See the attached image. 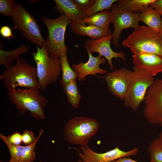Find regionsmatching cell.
Instances as JSON below:
<instances>
[{"mask_svg": "<svg viewBox=\"0 0 162 162\" xmlns=\"http://www.w3.org/2000/svg\"><path fill=\"white\" fill-rule=\"evenodd\" d=\"M134 65L147 72L152 77L162 72V56L140 52L132 55Z\"/></svg>", "mask_w": 162, "mask_h": 162, "instance_id": "obj_15", "label": "cell"}, {"mask_svg": "<svg viewBox=\"0 0 162 162\" xmlns=\"http://www.w3.org/2000/svg\"><path fill=\"white\" fill-rule=\"evenodd\" d=\"M118 0H95L92 6L86 10L87 16L105 10L110 9L112 5L117 2Z\"/></svg>", "mask_w": 162, "mask_h": 162, "instance_id": "obj_25", "label": "cell"}, {"mask_svg": "<svg viewBox=\"0 0 162 162\" xmlns=\"http://www.w3.org/2000/svg\"><path fill=\"white\" fill-rule=\"evenodd\" d=\"M147 149L150 157L149 162H162V139L158 137L151 141Z\"/></svg>", "mask_w": 162, "mask_h": 162, "instance_id": "obj_24", "label": "cell"}, {"mask_svg": "<svg viewBox=\"0 0 162 162\" xmlns=\"http://www.w3.org/2000/svg\"><path fill=\"white\" fill-rule=\"evenodd\" d=\"M140 20L148 27L159 33L161 24L162 16L154 9L149 6L140 13Z\"/></svg>", "mask_w": 162, "mask_h": 162, "instance_id": "obj_18", "label": "cell"}, {"mask_svg": "<svg viewBox=\"0 0 162 162\" xmlns=\"http://www.w3.org/2000/svg\"><path fill=\"white\" fill-rule=\"evenodd\" d=\"M111 23L113 26L112 44L119 47V40L122 31L124 29L132 28L134 29L140 26V13H134L127 10L114 4L111 8Z\"/></svg>", "mask_w": 162, "mask_h": 162, "instance_id": "obj_10", "label": "cell"}, {"mask_svg": "<svg viewBox=\"0 0 162 162\" xmlns=\"http://www.w3.org/2000/svg\"><path fill=\"white\" fill-rule=\"evenodd\" d=\"M62 87L69 102L73 107L77 108L80 103L81 95L76 80Z\"/></svg>", "mask_w": 162, "mask_h": 162, "instance_id": "obj_23", "label": "cell"}, {"mask_svg": "<svg viewBox=\"0 0 162 162\" xmlns=\"http://www.w3.org/2000/svg\"><path fill=\"white\" fill-rule=\"evenodd\" d=\"M15 2V0H0V14L6 16H10Z\"/></svg>", "mask_w": 162, "mask_h": 162, "instance_id": "obj_28", "label": "cell"}, {"mask_svg": "<svg viewBox=\"0 0 162 162\" xmlns=\"http://www.w3.org/2000/svg\"><path fill=\"white\" fill-rule=\"evenodd\" d=\"M144 115L151 124L162 128V79L155 80L147 90L144 99Z\"/></svg>", "mask_w": 162, "mask_h": 162, "instance_id": "obj_9", "label": "cell"}, {"mask_svg": "<svg viewBox=\"0 0 162 162\" xmlns=\"http://www.w3.org/2000/svg\"><path fill=\"white\" fill-rule=\"evenodd\" d=\"M36 138L32 131L26 130L22 134V143L26 146L30 145L35 141Z\"/></svg>", "mask_w": 162, "mask_h": 162, "instance_id": "obj_29", "label": "cell"}, {"mask_svg": "<svg viewBox=\"0 0 162 162\" xmlns=\"http://www.w3.org/2000/svg\"><path fill=\"white\" fill-rule=\"evenodd\" d=\"M2 45L0 42V64L6 68L12 65L13 63L20 57L21 54L25 53L29 48L28 45H22L16 49L7 51L2 49Z\"/></svg>", "mask_w": 162, "mask_h": 162, "instance_id": "obj_20", "label": "cell"}, {"mask_svg": "<svg viewBox=\"0 0 162 162\" xmlns=\"http://www.w3.org/2000/svg\"><path fill=\"white\" fill-rule=\"evenodd\" d=\"M134 54L144 52L162 56V37L147 26H139L122 41Z\"/></svg>", "mask_w": 162, "mask_h": 162, "instance_id": "obj_3", "label": "cell"}, {"mask_svg": "<svg viewBox=\"0 0 162 162\" xmlns=\"http://www.w3.org/2000/svg\"><path fill=\"white\" fill-rule=\"evenodd\" d=\"M43 130L41 129L35 141L32 144L25 146L19 162H33L35 159L34 149L39 140L42 135Z\"/></svg>", "mask_w": 162, "mask_h": 162, "instance_id": "obj_26", "label": "cell"}, {"mask_svg": "<svg viewBox=\"0 0 162 162\" xmlns=\"http://www.w3.org/2000/svg\"><path fill=\"white\" fill-rule=\"evenodd\" d=\"M112 34L96 40L88 39L83 45L87 50L91 53L96 52L99 55L104 57L107 60L110 69L113 70V65L112 62L113 58L118 60L121 59L124 62L126 61L125 54L122 51L116 52L110 46L111 40L112 39Z\"/></svg>", "mask_w": 162, "mask_h": 162, "instance_id": "obj_13", "label": "cell"}, {"mask_svg": "<svg viewBox=\"0 0 162 162\" xmlns=\"http://www.w3.org/2000/svg\"><path fill=\"white\" fill-rule=\"evenodd\" d=\"M0 34L2 37L6 38L8 40L11 38H14L11 28L8 26H4L1 27Z\"/></svg>", "mask_w": 162, "mask_h": 162, "instance_id": "obj_32", "label": "cell"}, {"mask_svg": "<svg viewBox=\"0 0 162 162\" xmlns=\"http://www.w3.org/2000/svg\"><path fill=\"white\" fill-rule=\"evenodd\" d=\"M133 71L124 67L106 73L99 78L105 81L111 93L123 100L131 80Z\"/></svg>", "mask_w": 162, "mask_h": 162, "instance_id": "obj_12", "label": "cell"}, {"mask_svg": "<svg viewBox=\"0 0 162 162\" xmlns=\"http://www.w3.org/2000/svg\"><path fill=\"white\" fill-rule=\"evenodd\" d=\"M72 32L82 36H88L92 40H96L112 34L111 29L103 28L93 26H87L80 21L70 26Z\"/></svg>", "mask_w": 162, "mask_h": 162, "instance_id": "obj_17", "label": "cell"}, {"mask_svg": "<svg viewBox=\"0 0 162 162\" xmlns=\"http://www.w3.org/2000/svg\"><path fill=\"white\" fill-rule=\"evenodd\" d=\"M100 126L98 121L89 117H74L66 124L64 138L71 144L81 146L88 145L90 139L97 132Z\"/></svg>", "mask_w": 162, "mask_h": 162, "instance_id": "obj_6", "label": "cell"}, {"mask_svg": "<svg viewBox=\"0 0 162 162\" xmlns=\"http://www.w3.org/2000/svg\"><path fill=\"white\" fill-rule=\"evenodd\" d=\"M112 162H140L133 160L129 157H125L121 158L113 161Z\"/></svg>", "mask_w": 162, "mask_h": 162, "instance_id": "obj_34", "label": "cell"}, {"mask_svg": "<svg viewBox=\"0 0 162 162\" xmlns=\"http://www.w3.org/2000/svg\"><path fill=\"white\" fill-rule=\"evenodd\" d=\"M133 69V74L123 100L125 106L135 111L144 101L146 92L155 79L144 70L134 65Z\"/></svg>", "mask_w": 162, "mask_h": 162, "instance_id": "obj_8", "label": "cell"}, {"mask_svg": "<svg viewBox=\"0 0 162 162\" xmlns=\"http://www.w3.org/2000/svg\"><path fill=\"white\" fill-rule=\"evenodd\" d=\"M162 16V0H155L150 6Z\"/></svg>", "mask_w": 162, "mask_h": 162, "instance_id": "obj_33", "label": "cell"}, {"mask_svg": "<svg viewBox=\"0 0 162 162\" xmlns=\"http://www.w3.org/2000/svg\"><path fill=\"white\" fill-rule=\"evenodd\" d=\"M0 138L7 145L9 151L10 156L9 161L19 162L25 146L16 145L10 143L6 139V136L2 133L0 134Z\"/></svg>", "mask_w": 162, "mask_h": 162, "instance_id": "obj_27", "label": "cell"}, {"mask_svg": "<svg viewBox=\"0 0 162 162\" xmlns=\"http://www.w3.org/2000/svg\"><path fill=\"white\" fill-rule=\"evenodd\" d=\"M37 45V51L32 53L36 64V70L40 89L44 90L50 84L58 79L61 71L60 58L51 57L47 46L39 47Z\"/></svg>", "mask_w": 162, "mask_h": 162, "instance_id": "obj_5", "label": "cell"}, {"mask_svg": "<svg viewBox=\"0 0 162 162\" xmlns=\"http://www.w3.org/2000/svg\"><path fill=\"white\" fill-rule=\"evenodd\" d=\"M88 54V60L86 63L80 61L79 64H73L71 67L77 74V79L80 81H84L86 77L88 75H94L99 77L96 74H105L107 70L100 68V65L105 64L106 59L104 57L99 55L93 56L89 51L87 50Z\"/></svg>", "mask_w": 162, "mask_h": 162, "instance_id": "obj_14", "label": "cell"}, {"mask_svg": "<svg viewBox=\"0 0 162 162\" xmlns=\"http://www.w3.org/2000/svg\"><path fill=\"white\" fill-rule=\"evenodd\" d=\"M159 33L162 37V19Z\"/></svg>", "mask_w": 162, "mask_h": 162, "instance_id": "obj_35", "label": "cell"}, {"mask_svg": "<svg viewBox=\"0 0 162 162\" xmlns=\"http://www.w3.org/2000/svg\"><path fill=\"white\" fill-rule=\"evenodd\" d=\"M39 89L10 88L7 89V94L10 101L15 105L19 114H23L28 110L33 118L41 120L45 118L44 108L47 100L41 94Z\"/></svg>", "mask_w": 162, "mask_h": 162, "instance_id": "obj_1", "label": "cell"}, {"mask_svg": "<svg viewBox=\"0 0 162 162\" xmlns=\"http://www.w3.org/2000/svg\"><path fill=\"white\" fill-rule=\"evenodd\" d=\"M38 162H43L42 161H39Z\"/></svg>", "mask_w": 162, "mask_h": 162, "instance_id": "obj_38", "label": "cell"}, {"mask_svg": "<svg viewBox=\"0 0 162 162\" xmlns=\"http://www.w3.org/2000/svg\"><path fill=\"white\" fill-rule=\"evenodd\" d=\"M59 58L62 72L60 83L63 86L72 81L76 80L78 75L70 65L67 54L63 55Z\"/></svg>", "mask_w": 162, "mask_h": 162, "instance_id": "obj_22", "label": "cell"}, {"mask_svg": "<svg viewBox=\"0 0 162 162\" xmlns=\"http://www.w3.org/2000/svg\"><path fill=\"white\" fill-rule=\"evenodd\" d=\"M55 9L61 15L65 14L70 20V26L87 17L85 10L79 7L73 0H55Z\"/></svg>", "mask_w": 162, "mask_h": 162, "instance_id": "obj_16", "label": "cell"}, {"mask_svg": "<svg viewBox=\"0 0 162 162\" xmlns=\"http://www.w3.org/2000/svg\"><path fill=\"white\" fill-rule=\"evenodd\" d=\"M6 137L9 142L14 145H20L22 143V134L18 132H14Z\"/></svg>", "mask_w": 162, "mask_h": 162, "instance_id": "obj_30", "label": "cell"}, {"mask_svg": "<svg viewBox=\"0 0 162 162\" xmlns=\"http://www.w3.org/2000/svg\"><path fill=\"white\" fill-rule=\"evenodd\" d=\"M0 162H3L2 161H0ZM8 162H10V161H9Z\"/></svg>", "mask_w": 162, "mask_h": 162, "instance_id": "obj_37", "label": "cell"}, {"mask_svg": "<svg viewBox=\"0 0 162 162\" xmlns=\"http://www.w3.org/2000/svg\"><path fill=\"white\" fill-rule=\"evenodd\" d=\"M81 21L89 25L103 28H109L110 24L111 23V9L87 16Z\"/></svg>", "mask_w": 162, "mask_h": 162, "instance_id": "obj_19", "label": "cell"}, {"mask_svg": "<svg viewBox=\"0 0 162 162\" xmlns=\"http://www.w3.org/2000/svg\"><path fill=\"white\" fill-rule=\"evenodd\" d=\"M155 0H120L117 4L121 8L134 13H140L150 6Z\"/></svg>", "mask_w": 162, "mask_h": 162, "instance_id": "obj_21", "label": "cell"}, {"mask_svg": "<svg viewBox=\"0 0 162 162\" xmlns=\"http://www.w3.org/2000/svg\"><path fill=\"white\" fill-rule=\"evenodd\" d=\"M10 17L14 28L24 37L40 47L46 45L36 20L20 4H15Z\"/></svg>", "mask_w": 162, "mask_h": 162, "instance_id": "obj_7", "label": "cell"}, {"mask_svg": "<svg viewBox=\"0 0 162 162\" xmlns=\"http://www.w3.org/2000/svg\"><path fill=\"white\" fill-rule=\"evenodd\" d=\"M160 138L162 139V131L160 134L159 135V137Z\"/></svg>", "mask_w": 162, "mask_h": 162, "instance_id": "obj_36", "label": "cell"}, {"mask_svg": "<svg viewBox=\"0 0 162 162\" xmlns=\"http://www.w3.org/2000/svg\"><path fill=\"white\" fill-rule=\"evenodd\" d=\"M0 79L7 89L18 87L40 89L36 68L20 57L3 71Z\"/></svg>", "mask_w": 162, "mask_h": 162, "instance_id": "obj_2", "label": "cell"}, {"mask_svg": "<svg viewBox=\"0 0 162 162\" xmlns=\"http://www.w3.org/2000/svg\"><path fill=\"white\" fill-rule=\"evenodd\" d=\"M80 8L86 10L89 9L94 2L95 0H73Z\"/></svg>", "mask_w": 162, "mask_h": 162, "instance_id": "obj_31", "label": "cell"}, {"mask_svg": "<svg viewBox=\"0 0 162 162\" xmlns=\"http://www.w3.org/2000/svg\"><path fill=\"white\" fill-rule=\"evenodd\" d=\"M41 19L48 31V35L45 41L49 55L51 57L59 58L67 54L68 50L64 38L66 30L70 20L65 14L56 18L43 17Z\"/></svg>", "mask_w": 162, "mask_h": 162, "instance_id": "obj_4", "label": "cell"}, {"mask_svg": "<svg viewBox=\"0 0 162 162\" xmlns=\"http://www.w3.org/2000/svg\"><path fill=\"white\" fill-rule=\"evenodd\" d=\"M74 148L79 158L78 162H112L121 158L135 155L139 150L138 148L135 147L130 151H124L117 146L105 152L100 153L94 151L88 145L81 146L79 149Z\"/></svg>", "mask_w": 162, "mask_h": 162, "instance_id": "obj_11", "label": "cell"}]
</instances>
